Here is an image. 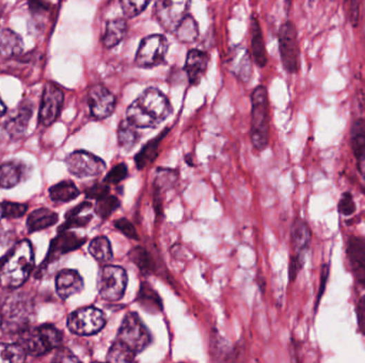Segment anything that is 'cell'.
<instances>
[{
  "mask_svg": "<svg viewBox=\"0 0 365 363\" xmlns=\"http://www.w3.org/2000/svg\"><path fill=\"white\" fill-rule=\"evenodd\" d=\"M6 112H7V107H6L5 103H3V101L0 98V117L3 116V115L6 114Z\"/></svg>",
  "mask_w": 365,
  "mask_h": 363,
  "instance_id": "51",
  "label": "cell"
},
{
  "mask_svg": "<svg viewBox=\"0 0 365 363\" xmlns=\"http://www.w3.org/2000/svg\"><path fill=\"white\" fill-rule=\"evenodd\" d=\"M119 207H120V200L116 196L109 194L103 198L97 199L95 214L99 218H108Z\"/></svg>",
  "mask_w": 365,
  "mask_h": 363,
  "instance_id": "37",
  "label": "cell"
},
{
  "mask_svg": "<svg viewBox=\"0 0 365 363\" xmlns=\"http://www.w3.org/2000/svg\"><path fill=\"white\" fill-rule=\"evenodd\" d=\"M3 218H19L24 216L28 210V205L19 204V203L3 202Z\"/></svg>",
  "mask_w": 365,
  "mask_h": 363,
  "instance_id": "40",
  "label": "cell"
},
{
  "mask_svg": "<svg viewBox=\"0 0 365 363\" xmlns=\"http://www.w3.org/2000/svg\"><path fill=\"white\" fill-rule=\"evenodd\" d=\"M172 112L169 99L159 90H146L128 109V120L138 128H155Z\"/></svg>",
  "mask_w": 365,
  "mask_h": 363,
  "instance_id": "1",
  "label": "cell"
},
{
  "mask_svg": "<svg viewBox=\"0 0 365 363\" xmlns=\"http://www.w3.org/2000/svg\"><path fill=\"white\" fill-rule=\"evenodd\" d=\"M329 273V265H323V269H322L321 284H319V291H318L317 300H316L315 310L317 309L318 304H319V302H321L322 298H323L324 292H325Z\"/></svg>",
  "mask_w": 365,
  "mask_h": 363,
  "instance_id": "48",
  "label": "cell"
},
{
  "mask_svg": "<svg viewBox=\"0 0 365 363\" xmlns=\"http://www.w3.org/2000/svg\"><path fill=\"white\" fill-rule=\"evenodd\" d=\"M3 218V207H1V204H0V220H1V218Z\"/></svg>",
  "mask_w": 365,
  "mask_h": 363,
  "instance_id": "53",
  "label": "cell"
},
{
  "mask_svg": "<svg viewBox=\"0 0 365 363\" xmlns=\"http://www.w3.org/2000/svg\"><path fill=\"white\" fill-rule=\"evenodd\" d=\"M304 257L302 256L295 255L293 256L290 262V280L294 281L297 277L298 273L300 272V269L304 267Z\"/></svg>",
  "mask_w": 365,
  "mask_h": 363,
  "instance_id": "47",
  "label": "cell"
},
{
  "mask_svg": "<svg viewBox=\"0 0 365 363\" xmlns=\"http://www.w3.org/2000/svg\"><path fill=\"white\" fill-rule=\"evenodd\" d=\"M168 130L161 132V136H156L153 140L150 141L149 143L144 146L141 150L137 154L135 157V161H136L137 167L139 169H146V167H149L153 163L154 160L156 159L158 155V148L161 145V140L164 136L167 134Z\"/></svg>",
  "mask_w": 365,
  "mask_h": 363,
  "instance_id": "29",
  "label": "cell"
},
{
  "mask_svg": "<svg viewBox=\"0 0 365 363\" xmlns=\"http://www.w3.org/2000/svg\"><path fill=\"white\" fill-rule=\"evenodd\" d=\"M251 47H253V56L255 63L261 68H264L267 63L266 48H265L261 26L255 19H253L251 23Z\"/></svg>",
  "mask_w": 365,
  "mask_h": 363,
  "instance_id": "28",
  "label": "cell"
},
{
  "mask_svg": "<svg viewBox=\"0 0 365 363\" xmlns=\"http://www.w3.org/2000/svg\"><path fill=\"white\" fill-rule=\"evenodd\" d=\"M364 39H365V3H364Z\"/></svg>",
  "mask_w": 365,
  "mask_h": 363,
  "instance_id": "55",
  "label": "cell"
},
{
  "mask_svg": "<svg viewBox=\"0 0 365 363\" xmlns=\"http://www.w3.org/2000/svg\"><path fill=\"white\" fill-rule=\"evenodd\" d=\"M356 204L353 202V195L349 192L343 193L339 203V214L345 216H353L356 212Z\"/></svg>",
  "mask_w": 365,
  "mask_h": 363,
  "instance_id": "43",
  "label": "cell"
},
{
  "mask_svg": "<svg viewBox=\"0 0 365 363\" xmlns=\"http://www.w3.org/2000/svg\"><path fill=\"white\" fill-rule=\"evenodd\" d=\"M106 325V316L95 307H85L70 314L68 328L71 333L78 335H92Z\"/></svg>",
  "mask_w": 365,
  "mask_h": 363,
  "instance_id": "9",
  "label": "cell"
},
{
  "mask_svg": "<svg viewBox=\"0 0 365 363\" xmlns=\"http://www.w3.org/2000/svg\"><path fill=\"white\" fill-rule=\"evenodd\" d=\"M128 173V165L126 164H117L116 167H113L109 171V173L107 174L104 183H106L107 185H117V183H121V181L126 178Z\"/></svg>",
  "mask_w": 365,
  "mask_h": 363,
  "instance_id": "41",
  "label": "cell"
},
{
  "mask_svg": "<svg viewBox=\"0 0 365 363\" xmlns=\"http://www.w3.org/2000/svg\"><path fill=\"white\" fill-rule=\"evenodd\" d=\"M279 50L283 68L290 74L299 70V44L296 27L292 21H286L279 30Z\"/></svg>",
  "mask_w": 365,
  "mask_h": 363,
  "instance_id": "8",
  "label": "cell"
},
{
  "mask_svg": "<svg viewBox=\"0 0 365 363\" xmlns=\"http://www.w3.org/2000/svg\"><path fill=\"white\" fill-rule=\"evenodd\" d=\"M230 68L234 75L243 81H247L251 75V62L250 56L245 48H235L231 59H230Z\"/></svg>",
  "mask_w": 365,
  "mask_h": 363,
  "instance_id": "26",
  "label": "cell"
},
{
  "mask_svg": "<svg viewBox=\"0 0 365 363\" xmlns=\"http://www.w3.org/2000/svg\"><path fill=\"white\" fill-rule=\"evenodd\" d=\"M290 234H292V244L295 253L296 255L304 257L311 243L312 234L309 225L302 218H296L293 224Z\"/></svg>",
  "mask_w": 365,
  "mask_h": 363,
  "instance_id": "19",
  "label": "cell"
},
{
  "mask_svg": "<svg viewBox=\"0 0 365 363\" xmlns=\"http://www.w3.org/2000/svg\"><path fill=\"white\" fill-rule=\"evenodd\" d=\"M63 92L52 82H48L43 91L39 121L43 126H50L56 122L63 105Z\"/></svg>",
  "mask_w": 365,
  "mask_h": 363,
  "instance_id": "13",
  "label": "cell"
},
{
  "mask_svg": "<svg viewBox=\"0 0 365 363\" xmlns=\"http://www.w3.org/2000/svg\"><path fill=\"white\" fill-rule=\"evenodd\" d=\"M151 0H120L123 13L128 19H134L148 7Z\"/></svg>",
  "mask_w": 365,
  "mask_h": 363,
  "instance_id": "39",
  "label": "cell"
},
{
  "mask_svg": "<svg viewBox=\"0 0 365 363\" xmlns=\"http://www.w3.org/2000/svg\"><path fill=\"white\" fill-rule=\"evenodd\" d=\"M31 115H32V109L28 105H21L17 111V115L13 116L6 125V130L11 138H21L26 132Z\"/></svg>",
  "mask_w": 365,
  "mask_h": 363,
  "instance_id": "23",
  "label": "cell"
},
{
  "mask_svg": "<svg viewBox=\"0 0 365 363\" xmlns=\"http://www.w3.org/2000/svg\"><path fill=\"white\" fill-rule=\"evenodd\" d=\"M130 259L141 271L150 272L153 269L154 263L151 256L142 247H136V249H132L130 251Z\"/></svg>",
  "mask_w": 365,
  "mask_h": 363,
  "instance_id": "38",
  "label": "cell"
},
{
  "mask_svg": "<svg viewBox=\"0 0 365 363\" xmlns=\"http://www.w3.org/2000/svg\"><path fill=\"white\" fill-rule=\"evenodd\" d=\"M90 112L97 120H104L112 114L116 108V98L107 87L101 85L90 87L88 93Z\"/></svg>",
  "mask_w": 365,
  "mask_h": 363,
  "instance_id": "15",
  "label": "cell"
},
{
  "mask_svg": "<svg viewBox=\"0 0 365 363\" xmlns=\"http://www.w3.org/2000/svg\"><path fill=\"white\" fill-rule=\"evenodd\" d=\"M190 0H156L155 15L165 30L175 32L187 17Z\"/></svg>",
  "mask_w": 365,
  "mask_h": 363,
  "instance_id": "11",
  "label": "cell"
},
{
  "mask_svg": "<svg viewBox=\"0 0 365 363\" xmlns=\"http://www.w3.org/2000/svg\"><path fill=\"white\" fill-rule=\"evenodd\" d=\"M3 237H5V236H3V230L0 229V240H1V238Z\"/></svg>",
  "mask_w": 365,
  "mask_h": 363,
  "instance_id": "54",
  "label": "cell"
},
{
  "mask_svg": "<svg viewBox=\"0 0 365 363\" xmlns=\"http://www.w3.org/2000/svg\"><path fill=\"white\" fill-rule=\"evenodd\" d=\"M89 251L95 259L101 262H107L112 259L110 241L106 237H97L90 242Z\"/></svg>",
  "mask_w": 365,
  "mask_h": 363,
  "instance_id": "33",
  "label": "cell"
},
{
  "mask_svg": "<svg viewBox=\"0 0 365 363\" xmlns=\"http://www.w3.org/2000/svg\"><path fill=\"white\" fill-rule=\"evenodd\" d=\"M83 277L74 269H62L56 277V291L62 300H68L83 290Z\"/></svg>",
  "mask_w": 365,
  "mask_h": 363,
  "instance_id": "17",
  "label": "cell"
},
{
  "mask_svg": "<svg viewBox=\"0 0 365 363\" xmlns=\"http://www.w3.org/2000/svg\"><path fill=\"white\" fill-rule=\"evenodd\" d=\"M91 218H92L91 216H81V214L66 218V222L60 226L58 232L70 230L71 228L85 227L91 222Z\"/></svg>",
  "mask_w": 365,
  "mask_h": 363,
  "instance_id": "42",
  "label": "cell"
},
{
  "mask_svg": "<svg viewBox=\"0 0 365 363\" xmlns=\"http://www.w3.org/2000/svg\"><path fill=\"white\" fill-rule=\"evenodd\" d=\"M23 52V41L21 37L10 29L0 31V56L12 58Z\"/></svg>",
  "mask_w": 365,
  "mask_h": 363,
  "instance_id": "25",
  "label": "cell"
},
{
  "mask_svg": "<svg viewBox=\"0 0 365 363\" xmlns=\"http://www.w3.org/2000/svg\"><path fill=\"white\" fill-rule=\"evenodd\" d=\"M86 241H87L86 238L79 237L78 234H74L70 230L59 231V234L50 242L48 256L45 258L44 262L41 265L39 269L41 271L42 269H46L50 263L58 260L62 256L81 247Z\"/></svg>",
  "mask_w": 365,
  "mask_h": 363,
  "instance_id": "14",
  "label": "cell"
},
{
  "mask_svg": "<svg viewBox=\"0 0 365 363\" xmlns=\"http://www.w3.org/2000/svg\"><path fill=\"white\" fill-rule=\"evenodd\" d=\"M126 30H128V25L124 19H116L107 21L105 33L103 35V44L107 48L117 46L124 39Z\"/></svg>",
  "mask_w": 365,
  "mask_h": 363,
  "instance_id": "27",
  "label": "cell"
},
{
  "mask_svg": "<svg viewBox=\"0 0 365 363\" xmlns=\"http://www.w3.org/2000/svg\"><path fill=\"white\" fill-rule=\"evenodd\" d=\"M139 138L138 127L135 126L128 120L122 121L120 123L118 129V140L119 144L123 149L126 150V152L132 149L136 145Z\"/></svg>",
  "mask_w": 365,
  "mask_h": 363,
  "instance_id": "32",
  "label": "cell"
},
{
  "mask_svg": "<svg viewBox=\"0 0 365 363\" xmlns=\"http://www.w3.org/2000/svg\"><path fill=\"white\" fill-rule=\"evenodd\" d=\"M34 269V253L28 240H21L6 255L0 272V284L17 289L26 282Z\"/></svg>",
  "mask_w": 365,
  "mask_h": 363,
  "instance_id": "2",
  "label": "cell"
},
{
  "mask_svg": "<svg viewBox=\"0 0 365 363\" xmlns=\"http://www.w3.org/2000/svg\"><path fill=\"white\" fill-rule=\"evenodd\" d=\"M66 162L68 172L79 178L97 177L106 169V163L101 158L85 150L72 152L66 158Z\"/></svg>",
  "mask_w": 365,
  "mask_h": 363,
  "instance_id": "12",
  "label": "cell"
},
{
  "mask_svg": "<svg viewBox=\"0 0 365 363\" xmlns=\"http://www.w3.org/2000/svg\"><path fill=\"white\" fill-rule=\"evenodd\" d=\"M58 214L48 208H40L32 211L27 218L29 232H37L52 227L58 222Z\"/></svg>",
  "mask_w": 365,
  "mask_h": 363,
  "instance_id": "20",
  "label": "cell"
},
{
  "mask_svg": "<svg viewBox=\"0 0 365 363\" xmlns=\"http://www.w3.org/2000/svg\"><path fill=\"white\" fill-rule=\"evenodd\" d=\"M357 316H358L359 331L365 337V295L359 302Z\"/></svg>",
  "mask_w": 365,
  "mask_h": 363,
  "instance_id": "49",
  "label": "cell"
},
{
  "mask_svg": "<svg viewBox=\"0 0 365 363\" xmlns=\"http://www.w3.org/2000/svg\"><path fill=\"white\" fill-rule=\"evenodd\" d=\"M137 302L142 309L150 313H158L163 310V302L157 292L146 282H142L140 286Z\"/></svg>",
  "mask_w": 365,
  "mask_h": 363,
  "instance_id": "22",
  "label": "cell"
},
{
  "mask_svg": "<svg viewBox=\"0 0 365 363\" xmlns=\"http://www.w3.org/2000/svg\"><path fill=\"white\" fill-rule=\"evenodd\" d=\"M251 141L257 150L267 147L269 142V103L266 87L259 85L251 95Z\"/></svg>",
  "mask_w": 365,
  "mask_h": 363,
  "instance_id": "5",
  "label": "cell"
},
{
  "mask_svg": "<svg viewBox=\"0 0 365 363\" xmlns=\"http://www.w3.org/2000/svg\"><path fill=\"white\" fill-rule=\"evenodd\" d=\"M24 176V165L17 161L0 164V187L11 189L21 183Z\"/></svg>",
  "mask_w": 365,
  "mask_h": 363,
  "instance_id": "21",
  "label": "cell"
},
{
  "mask_svg": "<svg viewBox=\"0 0 365 363\" xmlns=\"http://www.w3.org/2000/svg\"><path fill=\"white\" fill-rule=\"evenodd\" d=\"M351 145L359 167L365 164V118H359L351 126Z\"/></svg>",
  "mask_w": 365,
  "mask_h": 363,
  "instance_id": "24",
  "label": "cell"
},
{
  "mask_svg": "<svg viewBox=\"0 0 365 363\" xmlns=\"http://www.w3.org/2000/svg\"><path fill=\"white\" fill-rule=\"evenodd\" d=\"M117 340L137 355L149 346L152 337L138 314L130 312L121 323Z\"/></svg>",
  "mask_w": 365,
  "mask_h": 363,
  "instance_id": "6",
  "label": "cell"
},
{
  "mask_svg": "<svg viewBox=\"0 0 365 363\" xmlns=\"http://www.w3.org/2000/svg\"><path fill=\"white\" fill-rule=\"evenodd\" d=\"M347 255L353 276L365 288V238L351 237L347 246Z\"/></svg>",
  "mask_w": 365,
  "mask_h": 363,
  "instance_id": "16",
  "label": "cell"
},
{
  "mask_svg": "<svg viewBox=\"0 0 365 363\" xmlns=\"http://www.w3.org/2000/svg\"><path fill=\"white\" fill-rule=\"evenodd\" d=\"M6 256H3L1 259H0V272H1V267H3V262H5Z\"/></svg>",
  "mask_w": 365,
  "mask_h": 363,
  "instance_id": "52",
  "label": "cell"
},
{
  "mask_svg": "<svg viewBox=\"0 0 365 363\" xmlns=\"http://www.w3.org/2000/svg\"><path fill=\"white\" fill-rule=\"evenodd\" d=\"M177 33V39L181 42L190 43L196 40L198 37V26L197 23L193 17L187 15L183 21H181L179 26H177V30L175 31Z\"/></svg>",
  "mask_w": 365,
  "mask_h": 363,
  "instance_id": "35",
  "label": "cell"
},
{
  "mask_svg": "<svg viewBox=\"0 0 365 363\" xmlns=\"http://www.w3.org/2000/svg\"><path fill=\"white\" fill-rule=\"evenodd\" d=\"M167 39L161 34L146 37L140 43L136 54V64L140 68H149L159 65L165 61L168 52Z\"/></svg>",
  "mask_w": 365,
  "mask_h": 363,
  "instance_id": "10",
  "label": "cell"
},
{
  "mask_svg": "<svg viewBox=\"0 0 365 363\" xmlns=\"http://www.w3.org/2000/svg\"><path fill=\"white\" fill-rule=\"evenodd\" d=\"M177 180V175L171 169H158L156 175L155 183H154V202H155L156 211L161 210V195L163 192L169 190L170 187L175 185Z\"/></svg>",
  "mask_w": 365,
  "mask_h": 363,
  "instance_id": "30",
  "label": "cell"
},
{
  "mask_svg": "<svg viewBox=\"0 0 365 363\" xmlns=\"http://www.w3.org/2000/svg\"><path fill=\"white\" fill-rule=\"evenodd\" d=\"M208 54L198 50H193L188 52L186 63H185V72L188 76L190 85H197L200 83L201 78L204 76L208 70Z\"/></svg>",
  "mask_w": 365,
  "mask_h": 363,
  "instance_id": "18",
  "label": "cell"
},
{
  "mask_svg": "<svg viewBox=\"0 0 365 363\" xmlns=\"http://www.w3.org/2000/svg\"><path fill=\"white\" fill-rule=\"evenodd\" d=\"M34 313L32 300L25 293L6 298L0 307V327L6 333H17L30 327Z\"/></svg>",
  "mask_w": 365,
  "mask_h": 363,
  "instance_id": "3",
  "label": "cell"
},
{
  "mask_svg": "<svg viewBox=\"0 0 365 363\" xmlns=\"http://www.w3.org/2000/svg\"><path fill=\"white\" fill-rule=\"evenodd\" d=\"M91 203L83 202L81 204L78 205V206L74 207L71 210L68 211V214H66V218H71V216H79V214L83 212L86 209L91 208Z\"/></svg>",
  "mask_w": 365,
  "mask_h": 363,
  "instance_id": "50",
  "label": "cell"
},
{
  "mask_svg": "<svg viewBox=\"0 0 365 363\" xmlns=\"http://www.w3.org/2000/svg\"><path fill=\"white\" fill-rule=\"evenodd\" d=\"M27 354L19 343H0V362L19 363L26 360Z\"/></svg>",
  "mask_w": 365,
  "mask_h": 363,
  "instance_id": "34",
  "label": "cell"
},
{
  "mask_svg": "<svg viewBox=\"0 0 365 363\" xmlns=\"http://www.w3.org/2000/svg\"><path fill=\"white\" fill-rule=\"evenodd\" d=\"M63 335L52 324H43L36 328H27L19 333L17 343L28 356H45L61 346Z\"/></svg>",
  "mask_w": 365,
  "mask_h": 363,
  "instance_id": "4",
  "label": "cell"
},
{
  "mask_svg": "<svg viewBox=\"0 0 365 363\" xmlns=\"http://www.w3.org/2000/svg\"><path fill=\"white\" fill-rule=\"evenodd\" d=\"M54 362H78L79 359L71 351L66 347H58L56 355H55Z\"/></svg>",
  "mask_w": 365,
  "mask_h": 363,
  "instance_id": "46",
  "label": "cell"
},
{
  "mask_svg": "<svg viewBox=\"0 0 365 363\" xmlns=\"http://www.w3.org/2000/svg\"><path fill=\"white\" fill-rule=\"evenodd\" d=\"M109 185H107L106 183H95L92 187H90L87 191H86V195H87L88 198L90 199H99L103 198V197L107 196L109 195Z\"/></svg>",
  "mask_w": 365,
  "mask_h": 363,
  "instance_id": "45",
  "label": "cell"
},
{
  "mask_svg": "<svg viewBox=\"0 0 365 363\" xmlns=\"http://www.w3.org/2000/svg\"><path fill=\"white\" fill-rule=\"evenodd\" d=\"M126 271L117 265H106L103 267L97 279L99 295L109 302H117L124 295L128 287Z\"/></svg>",
  "mask_w": 365,
  "mask_h": 363,
  "instance_id": "7",
  "label": "cell"
},
{
  "mask_svg": "<svg viewBox=\"0 0 365 363\" xmlns=\"http://www.w3.org/2000/svg\"><path fill=\"white\" fill-rule=\"evenodd\" d=\"M115 226H116L117 229L120 230L123 234H125V236L130 238V239H139L138 234H137L136 229H135L134 225H132V222H130L128 218H119V220H117L116 222H115Z\"/></svg>",
  "mask_w": 365,
  "mask_h": 363,
  "instance_id": "44",
  "label": "cell"
},
{
  "mask_svg": "<svg viewBox=\"0 0 365 363\" xmlns=\"http://www.w3.org/2000/svg\"><path fill=\"white\" fill-rule=\"evenodd\" d=\"M137 355L132 353L128 347L116 340L109 349L106 360L109 362H132Z\"/></svg>",
  "mask_w": 365,
  "mask_h": 363,
  "instance_id": "36",
  "label": "cell"
},
{
  "mask_svg": "<svg viewBox=\"0 0 365 363\" xmlns=\"http://www.w3.org/2000/svg\"><path fill=\"white\" fill-rule=\"evenodd\" d=\"M81 192L75 183L71 180H64L52 185L50 189V196L56 203H68L77 198Z\"/></svg>",
  "mask_w": 365,
  "mask_h": 363,
  "instance_id": "31",
  "label": "cell"
}]
</instances>
